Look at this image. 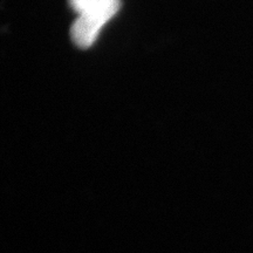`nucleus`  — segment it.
Listing matches in <instances>:
<instances>
[{"instance_id": "1", "label": "nucleus", "mask_w": 253, "mask_h": 253, "mask_svg": "<svg viewBox=\"0 0 253 253\" xmlns=\"http://www.w3.org/2000/svg\"><path fill=\"white\" fill-rule=\"evenodd\" d=\"M120 5V0H99L84 13L79 14L71 28L73 42L80 48L90 47L103 25L118 13Z\"/></svg>"}, {"instance_id": "2", "label": "nucleus", "mask_w": 253, "mask_h": 253, "mask_svg": "<svg viewBox=\"0 0 253 253\" xmlns=\"http://www.w3.org/2000/svg\"><path fill=\"white\" fill-rule=\"evenodd\" d=\"M99 0H68L69 6H71L73 11H75L77 13L81 14L88 8H90L91 6L96 4Z\"/></svg>"}]
</instances>
